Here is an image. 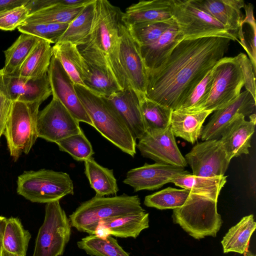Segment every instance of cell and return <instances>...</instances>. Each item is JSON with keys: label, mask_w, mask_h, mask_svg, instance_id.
I'll list each match as a JSON object with an SVG mask.
<instances>
[{"label": "cell", "mask_w": 256, "mask_h": 256, "mask_svg": "<svg viewBox=\"0 0 256 256\" xmlns=\"http://www.w3.org/2000/svg\"><path fill=\"white\" fill-rule=\"evenodd\" d=\"M230 40L220 36L184 38L160 66L147 71L145 96L172 110H178L224 57Z\"/></svg>", "instance_id": "cell-1"}, {"label": "cell", "mask_w": 256, "mask_h": 256, "mask_svg": "<svg viewBox=\"0 0 256 256\" xmlns=\"http://www.w3.org/2000/svg\"><path fill=\"white\" fill-rule=\"evenodd\" d=\"M122 13L107 0H96L90 34L84 44L102 56L122 89L130 85L119 60Z\"/></svg>", "instance_id": "cell-2"}, {"label": "cell", "mask_w": 256, "mask_h": 256, "mask_svg": "<svg viewBox=\"0 0 256 256\" xmlns=\"http://www.w3.org/2000/svg\"><path fill=\"white\" fill-rule=\"evenodd\" d=\"M74 86L92 126L122 151L134 157L136 154V140L111 103L106 98L84 86Z\"/></svg>", "instance_id": "cell-3"}, {"label": "cell", "mask_w": 256, "mask_h": 256, "mask_svg": "<svg viewBox=\"0 0 256 256\" xmlns=\"http://www.w3.org/2000/svg\"><path fill=\"white\" fill-rule=\"evenodd\" d=\"M144 212L138 196L124 194L104 197L96 195L81 204L70 215L69 220L72 227L92 235L101 221Z\"/></svg>", "instance_id": "cell-4"}, {"label": "cell", "mask_w": 256, "mask_h": 256, "mask_svg": "<svg viewBox=\"0 0 256 256\" xmlns=\"http://www.w3.org/2000/svg\"><path fill=\"white\" fill-rule=\"evenodd\" d=\"M217 202L190 191L184 204L173 210L172 222L196 240L216 237L223 223L217 211Z\"/></svg>", "instance_id": "cell-5"}, {"label": "cell", "mask_w": 256, "mask_h": 256, "mask_svg": "<svg viewBox=\"0 0 256 256\" xmlns=\"http://www.w3.org/2000/svg\"><path fill=\"white\" fill-rule=\"evenodd\" d=\"M17 192L32 202L49 203L74 194V184L66 172L42 169L18 176Z\"/></svg>", "instance_id": "cell-6"}, {"label": "cell", "mask_w": 256, "mask_h": 256, "mask_svg": "<svg viewBox=\"0 0 256 256\" xmlns=\"http://www.w3.org/2000/svg\"><path fill=\"white\" fill-rule=\"evenodd\" d=\"M40 104L14 102L4 134L10 156L16 160L28 154L38 137L37 119Z\"/></svg>", "instance_id": "cell-7"}, {"label": "cell", "mask_w": 256, "mask_h": 256, "mask_svg": "<svg viewBox=\"0 0 256 256\" xmlns=\"http://www.w3.org/2000/svg\"><path fill=\"white\" fill-rule=\"evenodd\" d=\"M72 226L59 200L46 204L44 222L32 256H61L70 240Z\"/></svg>", "instance_id": "cell-8"}, {"label": "cell", "mask_w": 256, "mask_h": 256, "mask_svg": "<svg viewBox=\"0 0 256 256\" xmlns=\"http://www.w3.org/2000/svg\"><path fill=\"white\" fill-rule=\"evenodd\" d=\"M174 3L172 18L184 38L220 36L238 42L224 25L192 0H174Z\"/></svg>", "instance_id": "cell-9"}, {"label": "cell", "mask_w": 256, "mask_h": 256, "mask_svg": "<svg viewBox=\"0 0 256 256\" xmlns=\"http://www.w3.org/2000/svg\"><path fill=\"white\" fill-rule=\"evenodd\" d=\"M213 81L209 96L200 110L214 112L236 99L244 86L240 66L234 57H224L212 68Z\"/></svg>", "instance_id": "cell-10"}, {"label": "cell", "mask_w": 256, "mask_h": 256, "mask_svg": "<svg viewBox=\"0 0 256 256\" xmlns=\"http://www.w3.org/2000/svg\"><path fill=\"white\" fill-rule=\"evenodd\" d=\"M195 176H224L230 160L220 139L197 143L184 157Z\"/></svg>", "instance_id": "cell-11"}, {"label": "cell", "mask_w": 256, "mask_h": 256, "mask_svg": "<svg viewBox=\"0 0 256 256\" xmlns=\"http://www.w3.org/2000/svg\"><path fill=\"white\" fill-rule=\"evenodd\" d=\"M82 131L79 122L54 98H52L50 102L38 112L37 119L38 138L56 143Z\"/></svg>", "instance_id": "cell-12"}, {"label": "cell", "mask_w": 256, "mask_h": 256, "mask_svg": "<svg viewBox=\"0 0 256 256\" xmlns=\"http://www.w3.org/2000/svg\"><path fill=\"white\" fill-rule=\"evenodd\" d=\"M174 137L170 126L162 130L146 132L136 147L142 156L156 162L184 168L188 164Z\"/></svg>", "instance_id": "cell-13"}, {"label": "cell", "mask_w": 256, "mask_h": 256, "mask_svg": "<svg viewBox=\"0 0 256 256\" xmlns=\"http://www.w3.org/2000/svg\"><path fill=\"white\" fill-rule=\"evenodd\" d=\"M48 74L52 98L58 100L79 122H92L76 92L74 84L59 60L52 56Z\"/></svg>", "instance_id": "cell-14"}, {"label": "cell", "mask_w": 256, "mask_h": 256, "mask_svg": "<svg viewBox=\"0 0 256 256\" xmlns=\"http://www.w3.org/2000/svg\"><path fill=\"white\" fill-rule=\"evenodd\" d=\"M120 36L119 60L126 80L138 94H145L147 70L139 47L123 23Z\"/></svg>", "instance_id": "cell-15"}, {"label": "cell", "mask_w": 256, "mask_h": 256, "mask_svg": "<svg viewBox=\"0 0 256 256\" xmlns=\"http://www.w3.org/2000/svg\"><path fill=\"white\" fill-rule=\"evenodd\" d=\"M190 172L184 168L156 162L130 170L124 183L132 186L135 192L154 190L169 183L170 179Z\"/></svg>", "instance_id": "cell-16"}, {"label": "cell", "mask_w": 256, "mask_h": 256, "mask_svg": "<svg viewBox=\"0 0 256 256\" xmlns=\"http://www.w3.org/2000/svg\"><path fill=\"white\" fill-rule=\"evenodd\" d=\"M78 48L88 68V77L84 82L86 88L106 98L122 90L100 54L85 45Z\"/></svg>", "instance_id": "cell-17"}, {"label": "cell", "mask_w": 256, "mask_h": 256, "mask_svg": "<svg viewBox=\"0 0 256 256\" xmlns=\"http://www.w3.org/2000/svg\"><path fill=\"white\" fill-rule=\"evenodd\" d=\"M252 94L246 90L224 107L214 111L208 124L202 128V140H218L228 124L238 114H251L256 102Z\"/></svg>", "instance_id": "cell-18"}, {"label": "cell", "mask_w": 256, "mask_h": 256, "mask_svg": "<svg viewBox=\"0 0 256 256\" xmlns=\"http://www.w3.org/2000/svg\"><path fill=\"white\" fill-rule=\"evenodd\" d=\"M3 78L7 91L13 102L41 104L52 94L48 74L38 78L4 75Z\"/></svg>", "instance_id": "cell-19"}, {"label": "cell", "mask_w": 256, "mask_h": 256, "mask_svg": "<svg viewBox=\"0 0 256 256\" xmlns=\"http://www.w3.org/2000/svg\"><path fill=\"white\" fill-rule=\"evenodd\" d=\"M106 98L122 116L135 139H140L146 130L138 92L128 85Z\"/></svg>", "instance_id": "cell-20"}, {"label": "cell", "mask_w": 256, "mask_h": 256, "mask_svg": "<svg viewBox=\"0 0 256 256\" xmlns=\"http://www.w3.org/2000/svg\"><path fill=\"white\" fill-rule=\"evenodd\" d=\"M174 0H141L128 7L122 13V22L126 27L142 23L172 18Z\"/></svg>", "instance_id": "cell-21"}, {"label": "cell", "mask_w": 256, "mask_h": 256, "mask_svg": "<svg viewBox=\"0 0 256 256\" xmlns=\"http://www.w3.org/2000/svg\"><path fill=\"white\" fill-rule=\"evenodd\" d=\"M244 118L242 114L237 115L226 126L220 139L230 160L249 153L256 122L247 121Z\"/></svg>", "instance_id": "cell-22"}, {"label": "cell", "mask_w": 256, "mask_h": 256, "mask_svg": "<svg viewBox=\"0 0 256 256\" xmlns=\"http://www.w3.org/2000/svg\"><path fill=\"white\" fill-rule=\"evenodd\" d=\"M194 2L224 25L238 38L244 16L242 0H192Z\"/></svg>", "instance_id": "cell-23"}, {"label": "cell", "mask_w": 256, "mask_h": 256, "mask_svg": "<svg viewBox=\"0 0 256 256\" xmlns=\"http://www.w3.org/2000/svg\"><path fill=\"white\" fill-rule=\"evenodd\" d=\"M149 214H140L108 219L100 222L94 234L101 238L111 235L120 238H136L149 228Z\"/></svg>", "instance_id": "cell-24"}, {"label": "cell", "mask_w": 256, "mask_h": 256, "mask_svg": "<svg viewBox=\"0 0 256 256\" xmlns=\"http://www.w3.org/2000/svg\"><path fill=\"white\" fill-rule=\"evenodd\" d=\"M184 36L176 21L155 42L139 47L147 71L160 66Z\"/></svg>", "instance_id": "cell-25"}, {"label": "cell", "mask_w": 256, "mask_h": 256, "mask_svg": "<svg viewBox=\"0 0 256 256\" xmlns=\"http://www.w3.org/2000/svg\"><path fill=\"white\" fill-rule=\"evenodd\" d=\"M52 56L60 62L74 84L86 88L89 71L78 46L69 42H58L52 46Z\"/></svg>", "instance_id": "cell-26"}, {"label": "cell", "mask_w": 256, "mask_h": 256, "mask_svg": "<svg viewBox=\"0 0 256 256\" xmlns=\"http://www.w3.org/2000/svg\"><path fill=\"white\" fill-rule=\"evenodd\" d=\"M212 112L211 110H172L170 126L174 136L194 144L200 137L206 118Z\"/></svg>", "instance_id": "cell-27"}, {"label": "cell", "mask_w": 256, "mask_h": 256, "mask_svg": "<svg viewBox=\"0 0 256 256\" xmlns=\"http://www.w3.org/2000/svg\"><path fill=\"white\" fill-rule=\"evenodd\" d=\"M256 228V222L253 214L244 216L238 223L231 227L223 237L221 241L223 252L246 254L250 237Z\"/></svg>", "instance_id": "cell-28"}, {"label": "cell", "mask_w": 256, "mask_h": 256, "mask_svg": "<svg viewBox=\"0 0 256 256\" xmlns=\"http://www.w3.org/2000/svg\"><path fill=\"white\" fill-rule=\"evenodd\" d=\"M52 56V46L40 38L34 48L15 75L23 78H38L48 74Z\"/></svg>", "instance_id": "cell-29"}, {"label": "cell", "mask_w": 256, "mask_h": 256, "mask_svg": "<svg viewBox=\"0 0 256 256\" xmlns=\"http://www.w3.org/2000/svg\"><path fill=\"white\" fill-rule=\"evenodd\" d=\"M95 2L96 0H92L84 7L79 14L68 24L58 42H69L78 46L88 42L94 17Z\"/></svg>", "instance_id": "cell-30"}, {"label": "cell", "mask_w": 256, "mask_h": 256, "mask_svg": "<svg viewBox=\"0 0 256 256\" xmlns=\"http://www.w3.org/2000/svg\"><path fill=\"white\" fill-rule=\"evenodd\" d=\"M226 178L224 176L206 178L189 174L170 179L169 182L218 201L220 192L226 182Z\"/></svg>", "instance_id": "cell-31"}, {"label": "cell", "mask_w": 256, "mask_h": 256, "mask_svg": "<svg viewBox=\"0 0 256 256\" xmlns=\"http://www.w3.org/2000/svg\"><path fill=\"white\" fill-rule=\"evenodd\" d=\"M84 162V173L96 195L104 196L116 194L119 189L112 170L100 165L92 157Z\"/></svg>", "instance_id": "cell-32"}, {"label": "cell", "mask_w": 256, "mask_h": 256, "mask_svg": "<svg viewBox=\"0 0 256 256\" xmlns=\"http://www.w3.org/2000/svg\"><path fill=\"white\" fill-rule=\"evenodd\" d=\"M40 38L22 33L13 44L4 51L5 62L1 70L2 74L5 76L15 75Z\"/></svg>", "instance_id": "cell-33"}, {"label": "cell", "mask_w": 256, "mask_h": 256, "mask_svg": "<svg viewBox=\"0 0 256 256\" xmlns=\"http://www.w3.org/2000/svg\"><path fill=\"white\" fill-rule=\"evenodd\" d=\"M31 235L18 218H6L2 238V248L18 256H26Z\"/></svg>", "instance_id": "cell-34"}, {"label": "cell", "mask_w": 256, "mask_h": 256, "mask_svg": "<svg viewBox=\"0 0 256 256\" xmlns=\"http://www.w3.org/2000/svg\"><path fill=\"white\" fill-rule=\"evenodd\" d=\"M138 96L146 132L162 130L169 127L172 110L148 99L144 94Z\"/></svg>", "instance_id": "cell-35"}, {"label": "cell", "mask_w": 256, "mask_h": 256, "mask_svg": "<svg viewBox=\"0 0 256 256\" xmlns=\"http://www.w3.org/2000/svg\"><path fill=\"white\" fill-rule=\"evenodd\" d=\"M77 246L90 256H130L111 235L104 238L89 235L78 241Z\"/></svg>", "instance_id": "cell-36"}, {"label": "cell", "mask_w": 256, "mask_h": 256, "mask_svg": "<svg viewBox=\"0 0 256 256\" xmlns=\"http://www.w3.org/2000/svg\"><path fill=\"white\" fill-rule=\"evenodd\" d=\"M56 4L30 14L24 24H69L82 11L84 6L66 8Z\"/></svg>", "instance_id": "cell-37"}, {"label": "cell", "mask_w": 256, "mask_h": 256, "mask_svg": "<svg viewBox=\"0 0 256 256\" xmlns=\"http://www.w3.org/2000/svg\"><path fill=\"white\" fill-rule=\"evenodd\" d=\"M190 190L168 187L146 196L144 204L158 210L172 209L182 207L186 201Z\"/></svg>", "instance_id": "cell-38"}, {"label": "cell", "mask_w": 256, "mask_h": 256, "mask_svg": "<svg viewBox=\"0 0 256 256\" xmlns=\"http://www.w3.org/2000/svg\"><path fill=\"white\" fill-rule=\"evenodd\" d=\"M174 22L172 19L135 24L126 27L138 47L149 45L157 40Z\"/></svg>", "instance_id": "cell-39"}, {"label": "cell", "mask_w": 256, "mask_h": 256, "mask_svg": "<svg viewBox=\"0 0 256 256\" xmlns=\"http://www.w3.org/2000/svg\"><path fill=\"white\" fill-rule=\"evenodd\" d=\"M60 150L70 154L78 161H85L94 154L92 144L82 130L56 143Z\"/></svg>", "instance_id": "cell-40"}, {"label": "cell", "mask_w": 256, "mask_h": 256, "mask_svg": "<svg viewBox=\"0 0 256 256\" xmlns=\"http://www.w3.org/2000/svg\"><path fill=\"white\" fill-rule=\"evenodd\" d=\"M212 81L213 72L212 69L196 85L176 110L188 112L200 111L201 108L205 104L209 96Z\"/></svg>", "instance_id": "cell-41"}, {"label": "cell", "mask_w": 256, "mask_h": 256, "mask_svg": "<svg viewBox=\"0 0 256 256\" xmlns=\"http://www.w3.org/2000/svg\"><path fill=\"white\" fill-rule=\"evenodd\" d=\"M67 24H23L18 28L22 34H30L48 41L56 43L68 26Z\"/></svg>", "instance_id": "cell-42"}, {"label": "cell", "mask_w": 256, "mask_h": 256, "mask_svg": "<svg viewBox=\"0 0 256 256\" xmlns=\"http://www.w3.org/2000/svg\"><path fill=\"white\" fill-rule=\"evenodd\" d=\"M29 14L24 5L0 12V30H14L24 24Z\"/></svg>", "instance_id": "cell-43"}, {"label": "cell", "mask_w": 256, "mask_h": 256, "mask_svg": "<svg viewBox=\"0 0 256 256\" xmlns=\"http://www.w3.org/2000/svg\"><path fill=\"white\" fill-rule=\"evenodd\" d=\"M14 102L5 86L3 74L0 70V138L4 134L10 116Z\"/></svg>", "instance_id": "cell-44"}, {"label": "cell", "mask_w": 256, "mask_h": 256, "mask_svg": "<svg viewBox=\"0 0 256 256\" xmlns=\"http://www.w3.org/2000/svg\"><path fill=\"white\" fill-rule=\"evenodd\" d=\"M240 66L244 80L246 90L248 91L256 100L254 71L252 64L246 54L240 53L235 56Z\"/></svg>", "instance_id": "cell-45"}, {"label": "cell", "mask_w": 256, "mask_h": 256, "mask_svg": "<svg viewBox=\"0 0 256 256\" xmlns=\"http://www.w3.org/2000/svg\"><path fill=\"white\" fill-rule=\"evenodd\" d=\"M58 0H28L24 6L28 9L29 14H30L56 4Z\"/></svg>", "instance_id": "cell-46"}, {"label": "cell", "mask_w": 256, "mask_h": 256, "mask_svg": "<svg viewBox=\"0 0 256 256\" xmlns=\"http://www.w3.org/2000/svg\"><path fill=\"white\" fill-rule=\"evenodd\" d=\"M92 0H58V4L66 8H76L84 6Z\"/></svg>", "instance_id": "cell-47"}, {"label": "cell", "mask_w": 256, "mask_h": 256, "mask_svg": "<svg viewBox=\"0 0 256 256\" xmlns=\"http://www.w3.org/2000/svg\"><path fill=\"white\" fill-rule=\"evenodd\" d=\"M28 0H0V12L24 5Z\"/></svg>", "instance_id": "cell-48"}, {"label": "cell", "mask_w": 256, "mask_h": 256, "mask_svg": "<svg viewBox=\"0 0 256 256\" xmlns=\"http://www.w3.org/2000/svg\"><path fill=\"white\" fill-rule=\"evenodd\" d=\"M6 218L0 216V256H2V238L5 226L6 224Z\"/></svg>", "instance_id": "cell-49"}, {"label": "cell", "mask_w": 256, "mask_h": 256, "mask_svg": "<svg viewBox=\"0 0 256 256\" xmlns=\"http://www.w3.org/2000/svg\"><path fill=\"white\" fill-rule=\"evenodd\" d=\"M2 256H18L10 254L8 252H6L4 250H2Z\"/></svg>", "instance_id": "cell-50"}, {"label": "cell", "mask_w": 256, "mask_h": 256, "mask_svg": "<svg viewBox=\"0 0 256 256\" xmlns=\"http://www.w3.org/2000/svg\"><path fill=\"white\" fill-rule=\"evenodd\" d=\"M246 256H256L254 254L248 250L246 253Z\"/></svg>", "instance_id": "cell-51"}]
</instances>
